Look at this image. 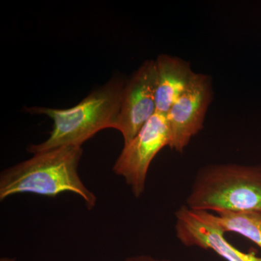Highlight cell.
Returning a JSON list of instances; mask_svg holds the SVG:
<instances>
[{"label":"cell","mask_w":261,"mask_h":261,"mask_svg":"<svg viewBox=\"0 0 261 261\" xmlns=\"http://www.w3.org/2000/svg\"><path fill=\"white\" fill-rule=\"evenodd\" d=\"M157 70L156 113L167 115L195 73L190 62L176 56L161 54L155 60Z\"/></svg>","instance_id":"8"},{"label":"cell","mask_w":261,"mask_h":261,"mask_svg":"<svg viewBox=\"0 0 261 261\" xmlns=\"http://www.w3.org/2000/svg\"><path fill=\"white\" fill-rule=\"evenodd\" d=\"M212 217L224 232L238 233L261 249V213L221 211Z\"/></svg>","instance_id":"9"},{"label":"cell","mask_w":261,"mask_h":261,"mask_svg":"<svg viewBox=\"0 0 261 261\" xmlns=\"http://www.w3.org/2000/svg\"><path fill=\"white\" fill-rule=\"evenodd\" d=\"M82 146H66L34 154L27 161L0 173V200L18 194L56 197L63 192L80 196L92 210L97 197L84 185L79 174Z\"/></svg>","instance_id":"1"},{"label":"cell","mask_w":261,"mask_h":261,"mask_svg":"<svg viewBox=\"0 0 261 261\" xmlns=\"http://www.w3.org/2000/svg\"><path fill=\"white\" fill-rule=\"evenodd\" d=\"M157 70L155 61H147L127 80L115 129L124 145L135 137L156 113Z\"/></svg>","instance_id":"6"},{"label":"cell","mask_w":261,"mask_h":261,"mask_svg":"<svg viewBox=\"0 0 261 261\" xmlns=\"http://www.w3.org/2000/svg\"><path fill=\"white\" fill-rule=\"evenodd\" d=\"M167 115L156 113L123 146L113 171L124 178L136 198L143 195L149 166L160 151L171 143Z\"/></svg>","instance_id":"4"},{"label":"cell","mask_w":261,"mask_h":261,"mask_svg":"<svg viewBox=\"0 0 261 261\" xmlns=\"http://www.w3.org/2000/svg\"><path fill=\"white\" fill-rule=\"evenodd\" d=\"M213 98L211 77L196 73L168 113L171 136L170 148L180 153L185 151L192 137L203 128L206 113Z\"/></svg>","instance_id":"5"},{"label":"cell","mask_w":261,"mask_h":261,"mask_svg":"<svg viewBox=\"0 0 261 261\" xmlns=\"http://www.w3.org/2000/svg\"><path fill=\"white\" fill-rule=\"evenodd\" d=\"M175 217L176 237L185 246L211 250L226 261H261L255 251H242L229 243L226 232L213 219L212 213L193 211L184 205Z\"/></svg>","instance_id":"7"},{"label":"cell","mask_w":261,"mask_h":261,"mask_svg":"<svg viewBox=\"0 0 261 261\" xmlns=\"http://www.w3.org/2000/svg\"><path fill=\"white\" fill-rule=\"evenodd\" d=\"M123 261H172L170 259L158 258L148 255H137L126 257Z\"/></svg>","instance_id":"10"},{"label":"cell","mask_w":261,"mask_h":261,"mask_svg":"<svg viewBox=\"0 0 261 261\" xmlns=\"http://www.w3.org/2000/svg\"><path fill=\"white\" fill-rule=\"evenodd\" d=\"M192 210L261 213V163L207 165L200 168L187 196Z\"/></svg>","instance_id":"3"},{"label":"cell","mask_w":261,"mask_h":261,"mask_svg":"<svg viewBox=\"0 0 261 261\" xmlns=\"http://www.w3.org/2000/svg\"><path fill=\"white\" fill-rule=\"evenodd\" d=\"M126 82L114 77L78 105L67 109L27 108L31 114L45 115L53 121L49 137L42 143L29 146V152L36 154L58 147L82 146L100 130L114 128Z\"/></svg>","instance_id":"2"},{"label":"cell","mask_w":261,"mask_h":261,"mask_svg":"<svg viewBox=\"0 0 261 261\" xmlns=\"http://www.w3.org/2000/svg\"><path fill=\"white\" fill-rule=\"evenodd\" d=\"M0 261H15V258H9V257H3Z\"/></svg>","instance_id":"11"}]
</instances>
